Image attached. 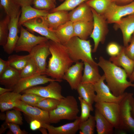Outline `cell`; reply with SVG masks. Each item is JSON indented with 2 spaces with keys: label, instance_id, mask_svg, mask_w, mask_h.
I'll return each mask as SVG.
<instances>
[{
  "label": "cell",
  "instance_id": "cell-1",
  "mask_svg": "<svg viewBox=\"0 0 134 134\" xmlns=\"http://www.w3.org/2000/svg\"><path fill=\"white\" fill-rule=\"evenodd\" d=\"M48 44L51 56L49 59L45 74L62 81L65 73L74 62L64 44L50 40L48 41Z\"/></svg>",
  "mask_w": 134,
  "mask_h": 134
},
{
  "label": "cell",
  "instance_id": "cell-2",
  "mask_svg": "<svg viewBox=\"0 0 134 134\" xmlns=\"http://www.w3.org/2000/svg\"><path fill=\"white\" fill-rule=\"evenodd\" d=\"M98 64L103 71L107 85L115 96L123 95L129 87H134V84L128 80V76L124 69L102 56L99 57Z\"/></svg>",
  "mask_w": 134,
  "mask_h": 134
},
{
  "label": "cell",
  "instance_id": "cell-3",
  "mask_svg": "<svg viewBox=\"0 0 134 134\" xmlns=\"http://www.w3.org/2000/svg\"><path fill=\"white\" fill-rule=\"evenodd\" d=\"M79 110L75 98L68 95L60 100V102L54 110L49 112L50 123H57L63 120H75L78 118Z\"/></svg>",
  "mask_w": 134,
  "mask_h": 134
},
{
  "label": "cell",
  "instance_id": "cell-4",
  "mask_svg": "<svg viewBox=\"0 0 134 134\" xmlns=\"http://www.w3.org/2000/svg\"><path fill=\"white\" fill-rule=\"evenodd\" d=\"M64 45L74 62L81 60L92 65H98L92 58V45L89 40L82 39L74 36Z\"/></svg>",
  "mask_w": 134,
  "mask_h": 134
},
{
  "label": "cell",
  "instance_id": "cell-5",
  "mask_svg": "<svg viewBox=\"0 0 134 134\" xmlns=\"http://www.w3.org/2000/svg\"><path fill=\"white\" fill-rule=\"evenodd\" d=\"M91 8L93 16V27L90 37L93 40L94 46L92 52H95L100 43L103 44L108 31L106 20L103 15H100Z\"/></svg>",
  "mask_w": 134,
  "mask_h": 134
},
{
  "label": "cell",
  "instance_id": "cell-6",
  "mask_svg": "<svg viewBox=\"0 0 134 134\" xmlns=\"http://www.w3.org/2000/svg\"><path fill=\"white\" fill-rule=\"evenodd\" d=\"M95 107L114 128L120 130L121 121L119 103L114 102L96 103Z\"/></svg>",
  "mask_w": 134,
  "mask_h": 134
},
{
  "label": "cell",
  "instance_id": "cell-7",
  "mask_svg": "<svg viewBox=\"0 0 134 134\" xmlns=\"http://www.w3.org/2000/svg\"><path fill=\"white\" fill-rule=\"evenodd\" d=\"M134 13V0L127 4L120 5L112 2L103 16L108 24H115L122 18Z\"/></svg>",
  "mask_w": 134,
  "mask_h": 134
},
{
  "label": "cell",
  "instance_id": "cell-8",
  "mask_svg": "<svg viewBox=\"0 0 134 134\" xmlns=\"http://www.w3.org/2000/svg\"><path fill=\"white\" fill-rule=\"evenodd\" d=\"M59 82L52 81L46 86H35L26 89L22 93L35 94L43 97L60 100L65 97L62 94V87Z\"/></svg>",
  "mask_w": 134,
  "mask_h": 134
},
{
  "label": "cell",
  "instance_id": "cell-9",
  "mask_svg": "<svg viewBox=\"0 0 134 134\" xmlns=\"http://www.w3.org/2000/svg\"><path fill=\"white\" fill-rule=\"evenodd\" d=\"M133 95L126 93L119 103L121 121L120 130L128 131L134 134V119L131 112L130 99Z\"/></svg>",
  "mask_w": 134,
  "mask_h": 134
},
{
  "label": "cell",
  "instance_id": "cell-10",
  "mask_svg": "<svg viewBox=\"0 0 134 134\" xmlns=\"http://www.w3.org/2000/svg\"><path fill=\"white\" fill-rule=\"evenodd\" d=\"M105 80V77L103 74L99 80L94 84L95 92L96 93L95 102L96 103L114 102L120 103L127 92H125L120 96H115L112 93L107 85L104 83Z\"/></svg>",
  "mask_w": 134,
  "mask_h": 134
},
{
  "label": "cell",
  "instance_id": "cell-11",
  "mask_svg": "<svg viewBox=\"0 0 134 134\" xmlns=\"http://www.w3.org/2000/svg\"><path fill=\"white\" fill-rule=\"evenodd\" d=\"M48 41L37 45L29 53L37 66V73L40 74H45L47 67L46 60L51 54Z\"/></svg>",
  "mask_w": 134,
  "mask_h": 134
},
{
  "label": "cell",
  "instance_id": "cell-12",
  "mask_svg": "<svg viewBox=\"0 0 134 134\" xmlns=\"http://www.w3.org/2000/svg\"><path fill=\"white\" fill-rule=\"evenodd\" d=\"M22 26L29 30L37 33L49 40L60 43L54 31L50 29L46 24L43 17L29 20L24 23Z\"/></svg>",
  "mask_w": 134,
  "mask_h": 134
},
{
  "label": "cell",
  "instance_id": "cell-13",
  "mask_svg": "<svg viewBox=\"0 0 134 134\" xmlns=\"http://www.w3.org/2000/svg\"><path fill=\"white\" fill-rule=\"evenodd\" d=\"M53 81L59 82L62 81L48 78L43 75L36 73L28 77L21 78L13 88V91L20 93L28 89Z\"/></svg>",
  "mask_w": 134,
  "mask_h": 134
},
{
  "label": "cell",
  "instance_id": "cell-14",
  "mask_svg": "<svg viewBox=\"0 0 134 134\" xmlns=\"http://www.w3.org/2000/svg\"><path fill=\"white\" fill-rule=\"evenodd\" d=\"M14 109L23 112L32 119L39 121L42 124H50L49 112L36 107L28 105L21 100L16 102Z\"/></svg>",
  "mask_w": 134,
  "mask_h": 134
},
{
  "label": "cell",
  "instance_id": "cell-15",
  "mask_svg": "<svg viewBox=\"0 0 134 134\" xmlns=\"http://www.w3.org/2000/svg\"><path fill=\"white\" fill-rule=\"evenodd\" d=\"M75 63L67 69L62 78L68 83L72 90H76L81 83L82 71L84 69L83 63L78 61Z\"/></svg>",
  "mask_w": 134,
  "mask_h": 134
},
{
  "label": "cell",
  "instance_id": "cell-16",
  "mask_svg": "<svg viewBox=\"0 0 134 134\" xmlns=\"http://www.w3.org/2000/svg\"><path fill=\"white\" fill-rule=\"evenodd\" d=\"M21 12L17 15L11 18L9 26V33L6 43L3 48L6 53L10 54L14 51L19 37L18 21Z\"/></svg>",
  "mask_w": 134,
  "mask_h": 134
},
{
  "label": "cell",
  "instance_id": "cell-17",
  "mask_svg": "<svg viewBox=\"0 0 134 134\" xmlns=\"http://www.w3.org/2000/svg\"><path fill=\"white\" fill-rule=\"evenodd\" d=\"M114 28L120 30L122 35L124 46H127L134 33V13L122 18L115 24Z\"/></svg>",
  "mask_w": 134,
  "mask_h": 134
},
{
  "label": "cell",
  "instance_id": "cell-18",
  "mask_svg": "<svg viewBox=\"0 0 134 134\" xmlns=\"http://www.w3.org/2000/svg\"><path fill=\"white\" fill-rule=\"evenodd\" d=\"M43 18L48 27L53 31L69 21V12L63 10L49 13Z\"/></svg>",
  "mask_w": 134,
  "mask_h": 134
},
{
  "label": "cell",
  "instance_id": "cell-19",
  "mask_svg": "<svg viewBox=\"0 0 134 134\" xmlns=\"http://www.w3.org/2000/svg\"><path fill=\"white\" fill-rule=\"evenodd\" d=\"M80 117L72 122L58 127H55L50 124H42V127L46 128L49 134H75L79 130L81 123Z\"/></svg>",
  "mask_w": 134,
  "mask_h": 134
},
{
  "label": "cell",
  "instance_id": "cell-20",
  "mask_svg": "<svg viewBox=\"0 0 134 134\" xmlns=\"http://www.w3.org/2000/svg\"><path fill=\"white\" fill-rule=\"evenodd\" d=\"M69 21L73 22L77 21H93L91 7L84 2L69 12Z\"/></svg>",
  "mask_w": 134,
  "mask_h": 134
},
{
  "label": "cell",
  "instance_id": "cell-21",
  "mask_svg": "<svg viewBox=\"0 0 134 134\" xmlns=\"http://www.w3.org/2000/svg\"><path fill=\"white\" fill-rule=\"evenodd\" d=\"M125 47L122 46L121 51L117 56L111 57L109 60L115 65L122 67L129 78L134 68V61L129 58L125 53Z\"/></svg>",
  "mask_w": 134,
  "mask_h": 134
},
{
  "label": "cell",
  "instance_id": "cell-22",
  "mask_svg": "<svg viewBox=\"0 0 134 134\" xmlns=\"http://www.w3.org/2000/svg\"><path fill=\"white\" fill-rule=\"evenodd\" d=\"M21 16L18 21V27H20L25 22L30 20L38 17L46 16L49 11L38 9L31 5H27L21 7Z\"/></svg>",
  "mask_w": 134,
  "mask_h": 134
},
{
  "label": "cell",
  "instance_id": "cell-23",
  "mask_svg": "<svg viewBox=\"0 0 134 134\" xmlns=\"http://www.w3.org/2000/svg\"><path fill=\"white\" fill-rule=\"evenodd\" d=\"M21 78L20 72L10 66L0 75V83L6 88L13 89Z\"/></svg>",
  "mask_w": 134,
  "mask_h": 134
},
{
  "label": "cell",
  "instance_id": "cell-24",
  "mask_svg": "<svg viewBox=\"0 0 134 134\" xmlns=\"http://www.w3.org/2000/svg\"><path fill=\"white\" fill-rule=\"evenodd\" d=\"M84 67L81 83L94 84L98 82L101 76L100 74L98 65H92L86 62H83Z\"/></svg>",
  "mask_w": 134,
  "mask_h": 134
},
{
  "label": "cell",
  "instance_id": "cell-25",
  "mask_svg": "<svg viewBox=\"0 0 134 134\" xmlns=\"http://www.w3.org/2000/svg\"><path fill=\"white\" fill-rule=\"evenodd\" d=\"M22 95L19 93L11 91L0 95V109L4 112L15 107L16 102L21 100Z\"/></svg>",
  "mask_w": 134,
  "mask_h": 134
},
{
  "label": "cell",
  "instance_id": "cell-26",
  "mask_svg": "<svg viewBox=\"0 0 134 134\" xmlns=\"http://www.w3.org/2000/svg\"><path fill=\"white\" fill-rule=\"evenodd\" d=\"M76 90L79 96L93 108L92 105L95 102L96 96L94 84L81 83L78 86Z\"/></svg>",
  "mask_w": 134,
  "mask_h": 134
},
{
  "label": "cell",
  "instance_id": "cell-27",
  "mask_svg": "<svg viewBox=\"0 0 134 134\" xmlns=\"http://www.w3.org/2000/svg\"><path fill=\"white\" fill-rule=\"evenodd\" d=\"M74 36L87 40L91 34L93 29V21H77L73 22Z\"/></svg>",
  "mask_w": 134,
  "mask_h": 134
},
{
  "label": "cell",
  "instance_id": "cell-28",
  "mask_svg": "<svg viewBox=\"0 0 134 134\" xmlns=\"http://www.w3.org/2000/svg\"><path fill=\"white\" fill-rule=\"evenodd\" d=\"M53 31L60 43L63 44L74 36L73 22L70 21L60 26Z\"/></svg>",
  "mask_w": 134,
  "mask_h": 134
},
{
  "label": "cell",
  "instance_id": "cell-29",
  "mask_svg": "<svg viewBox=\"0 0 134 134\" xmlns=\"http://www.w3.org/2000/svg\"><path fill=\"white\" fill-rule=\"evenodd\" d=\"M94 117L96 127L98 134H112L114 132L113 127L96 109L95 111Z\"/></svg>",
  "mask_w": 134,
  "mask_h": 134
},
{
  "label": "cell",
  "instance_id": "cell-30",
  "mask_svg": "<svg viewBox=\"0 0 134 134\" xmlns=\"http://www.w3.org/2000/svg\"><path fill=\"white\" fill-rule=\"evenodd\" d=\"M44 36H36L33 34L20 45L16 46L14 51L16 52L25 51L30 53L32 50L37 45L48 41Z\"/></svg>",
  "mask_w": 134,
  "mask_h": 134
},
{
  "label": "cell",
  "instance_id": "cell-31",
  "mask_svg": "<svg viewBox=\"0 0 134 134\" xmlns=\"http://www.w3.org/2000/svg\"><path fill=\"white\" fill-rule=\"evenodd\" d=\"M30 54L24 55L13 54L9 56L8 61L10 67L20 72L31 58Z\"/></svg>",
  "mask_w": 134,
  "mask_h": 134
},
{
  "label": "cell",
  "instance_id": "cell-32",
  "mask_svg": "<svg viewBox=\"0 0 134 134\" xmlns=\"http://www.w3.org/2000/svg\"><path fill=\"white\" fill-rule=\"evenodd\" d=\"M1 7L4 10L7 15L10 18L17 15L21 12V7L14 0H0Z\"/></svg>",
  "mask_w": 134,
  "mask_h": 134
},
{
  "label": "cell",
  "instance_id": "cell-33",
  "mask_svg": "<svg viewBox=\"0 0 134 134\" xmlns=\"http://www.w3.org/2000/svg\"><path fill=\"white\" fill-rule=\"evenodd\" d=\"M99 14L103 15L113 0H88L85 2Z\"/></svg>",
  "mask_w": 134,
  "mask_h": 134
},
{
  "label": "cell",
  "instance_id": "cell-34",
  "mask_svg": "<svg viewBox=\"0 0 134 134\" xmlns=\"http://www.w3.org/2000/svg\"><path fill=\"white\" fill-rule=\"evenodd\" d=\"M11 18L6 15L0 21V45L3 47L6 43L9 33V26Z\"/></svg>",
  "mask_w": 134,
  "mask_h": 134
},
{
  "label": "cell",
  "instance_id": "cell-35",
  "mask_svg": "<svg viewBox=\"0 0 134 134\" xmlns=\"http://www.w3.org/2000/svg\"><path fill=\"white\" fill-rule=\"evenodd\" d=\"M61 0L64 1L60 5L50 11L49 13L59 10H71L81 3L88 0Z\"/></svg>",
  "mask_w": 134,
  "mask_h": 134
},
{
  "label": "cell",
  "instance_id": "cell-36",
  "mask_svg": "<svg viewBox=\"0 0 134 134\" xmlns=\"http://www.w3.org/2000/svg\"><path fill=\"white\" fill-rule=\"evenodd\" d=\"M96 122L94 116L90 115L86 121L81 122L79 130L80 134H93L94 133Z\"/></svg>",
  "mask_w": 134,
  "mask_h": 134
},
{
  "label": "cell",
  "instance_id": "cell-37",
  "mask_svg": "<svg viewBox=\"0 0 134 134\" xmlns=\"http://www.w3.org/2000/svg\"><path fill=\"white\" fill-rule=\"evenodd\" d=\"M60 102V100L55 99L46 98L39 102L34 106L49 112L55 109Z\"/></svg>",
  "mask_w": 134,
  "mask_h": 134
},
{
  "label": "cell",
  "instance_id": "cell-38",
  "mask_svg": "<svg viewBox=\"0 0 134 134\" xmlns=\"http://www.w3.org/2000/svg\"><path fill=\"white\" fill-rule=\"evenodd\" d=\"M37 72V66L34 60L31 57L25 66L20 72V75L21 78H24L36 73L38 74Z\"/></svg>",
  "mask_w": 134,
  "mask_h": 134
},
{
  "label": "cell",
  "instance_id": "cell-39",
  "mask_svg": "<svg viewBox=\"0 0 134 134\" xmlns=\"http://www.w3.org/2000/svg\"><path fill=\"white\" fill-rule=\"evenodd\" d=\"M6 118L5 122L16 123L19 125L23 124V119L20 111L15 109L8 110L6 112Z\"/></svg>",
  "mask_w": 134,
  "mask_h": 134
},
{
  "label": "cell",
  "instance_id": "cell-40",
  "mask_svg": "<svg viewBox=\"0 0 134 134\" xmlns=\"http://www.w3.org/2000/svg\"><path fill=\"white\" fill-rule=\"evenodd\" d=\"M32 4L36 9L49 11L56 7L53 0H33Z\"/></svg>",
  "mask_w": 134,
  "mask_h": 134
},
{
  "label": "cell",
  "instance_id": "cell-41",
  "mask_svg": "<svg viewBox=\"0 0 134 134\" xmlns=\"http://www.w3.org/2000/svg\"><path fill=\"white\" fill-rule=\"evenodd\" d=\"M45 98L35 94L26 93L22 95L21 100L28 105L34 106Z\"/></svg>",
  "mask_w": 134,
  "mask_h": 134
},
{
  "label": "cell",
  "instance_id": "cell-42",
  "mask_svg": "<svg viewBox=\"0 0 134 134\" xmlns=\"http://www.w3.org/2000/svg\"><path fill=\"white\" fill-rule=\"evenodd\" d=\"M78 100L80 102L81 108V114L80 116L81 122L87 120L89 117L91 111H93V108L91 107L82 98L79 96Z\"/></svg>",
  "mask_w": 134,
  "mask_h": 134
},
{
  "label": "cell",
  "instance_id": "cell-43",
  "mask_svg": "<svg viewBox=\"0 0 134 134\" xmlns=\"http://www.w3.org/2000/svg\"><path fill=\"white\" fill-rule=\"evenodd\" d=\"M122 46L120 45L117 43L111 42L107 45L106 48L107 53L111 57L117 55L120 53Z\"/></svg>",
  "mask_w": 134,
  "mask_h": 134
},
{
  "label": "cell",
  "instance_id": "cell-44",
  "mask_svg": "<svg viewBox=\"0 0 134 134\" xmlns=\"http://www.w3.org/2000/svg\"><path fill=\"white\" fill-rule=\"evenodd\" d=\"M20 35L19 37L15 47L22 44L33 34L25 29L22 26L20 27Z\"/></svg>",
  "mask_w": 134,
  "mask_h": 134
},
{
  "label": "cell",
  "instance_id": "cell-45",
  "mask_svg": "<svg viewBox=\"0 0 134 134\" xmlns=\"http://www.w3.org/2000/svg\"><path fill=\"white\" fill-rule=\"evenodd\" d=\"M124 51L126 55L129 58L134 60V33L132 36L129 45L125 47Z\"/></svg>",
  "mask_w": 134,
  "mask_h": 134
},
{
  "label": "cell",
  "instance_id": "cell-46",
  "mask_svg": "<svg viewBox=\"0 0 134 134\" xmlns=\"http://www.w3.org/2000/svg\"><path fill=\"white\" fill-rule=\"evenodd\" d=\"M8 128L14 134H27L28 133L24 130H22L20 128L19 125L16 123H6Z\"/></svg>",
  "mask_w": 134,
  "mask_h": 134
},
{
  "label": "cell",
  "instance_id": "cell-47",
  "mask_svg": "<svg viewBox=\"0 0 134 134\" xmlns=\"http://www.w3.org/2000/svg\"><path fill=\"white\" fill-rule=\"evenodd\" d=\"M33 119L30 123V128L33 131L39 129L42 127V123L39 121L35 119Z\"/></svg>",
  "mask_w": 134,
  "mask_h": 134
},
{
  "label": "cell",
  "instance_id": "cell-48",
  "mask_svg": "<svg viewBox=\"0 0 134 134\" xmlns=\"http://www.w3.org/2000/svg\"><path fill=\"white\" fill-rule=\"evenodd\" d=\"M10 66L9 62L0 58V75Z\"/></svg>",
  "mask_w": 134,
  "mask_h": 134
},
{
  "label": "cell",
  "instance_id": "cell-49",
  "mask_svg": "<svg viewBox=\"0 0 134 134\" xmlns=\"http://www.w3.org/2000/svg\"><path fill=\"white\" fill-rule=\"evenodd\" d=\"M33 0H14V1L21 7L27 5H31L33 3Z\"/></svg>",
  "mask_w": 134,
  "mask_h": 134
},
{
  "label": "cell",
  "instance_id": "cell-50",
  "mask_svg": "<svg viewBox=\"0 0 134 134\" xmlns=\"http://www.w3.org/2000/svg\"><path fill=\"white\" fill-rule=\"evenodd\" d=\"M133 95L131 97L130 99V104L131 107V112L132 116L134 119V98Z\"/></svg>",
  "mask_w": 134,
  "mask_h": 134
},
{
  "label": "cell",
  "instance_id": "cell-51",
  "mask_svg": "<svg viewBox=\"0 0 134 134\" xmlns=\"http://www.w3.org/2000/svg\"><path fill=\"white\" fill-rule=\"evenodd\" d=\"M13 89L10 88H4L2 87H0V95L4 93L13 91Z\"/></svg>",
  "mask_w": 134,
  "mask_h": 134
},
{
  "label": "cell",
  "instance_id": "cell-52",
  "mask_svg": "<svg viewBox=\"0 0 134 134\" xmlns=\"http://www.w3.org/2000/svg\"><path fill=\"white\" fill-rule=\"evenodd\" d=\"M7 128H8V127L6 123L5 122L1 126L0 130V134H1L4 132Z\"/></svg>",
  "mask_w": 134,
  "mask_h": 134
},
{
  "label": "cell",
  "instance_id": "cell-53",
  "mask_svg": "<svg viewBox=\"0 0 134 134\" xmlns=\"http://www.w3.org/2000/svg\"><path fill=\"white\" fill-rule=\"evenodd\" d=\"M134 0H113V2L115 3L119 2L122 3H126L131 2Z\"/></svg>",
  "mask_w": 134,
  "mask_h": 134
},
{
  "label": "cell",
  "instance_id": "cell-54",
  "mask_svg": "<svg viewBox=\"0 0 134 134\" xmlns=\"http://www.w3.org/2000/svg\"><path fill=\"white\" fill-rule=\"evenodd\" d=\"M6 118V114H5L3 112H1L0 113V119L1 120H5Z\"/></svg>",
  "mask_w": 134,
  "mask_h": 134
},
{
  "label": "cell",
  "instance_id": "cell-55",
  "mask_svg": "<svg viewBox=\"0 0 134 134\" xmlns=\"http://www.w3.org/2000/svg\"><path fill=\"white\" fill-rule=\"evenodd\" d=\"M39 130L42 134H47V130L44 127H42Z\"/></svg>",
  "mask_w": 134,
  "mask_h": 134
},
{
  "label": "cell",
  "instance_id": "cell-56",
  "mask_svg": "<svg viewBox=\"0 0 134 134\" xmlns=\"http://www.w3.org/2000/svg\"><path fill=\"white\" fill-rule=\"evenodd\" d=\"M129 78L130 81L131 82H132L134 81V68L132 73Z\"/></svg>",
  "mask_w": 134,
  "mask_h": 134
},
{
  "label": "cell",
  "instance_id": "cell-57",
  "mask_svg": "<svg viewBox=\"0 0 134 134\" xmlns=\"http://www.w3.org/2000/svg\"><path fill=\"white\" fill-rule=\"evenodd\" d=\"M54 2L56 4V0H53Z\"/></svg>",
  "mask_w": 134,
  "mask_h": 134
}]
</instances>
